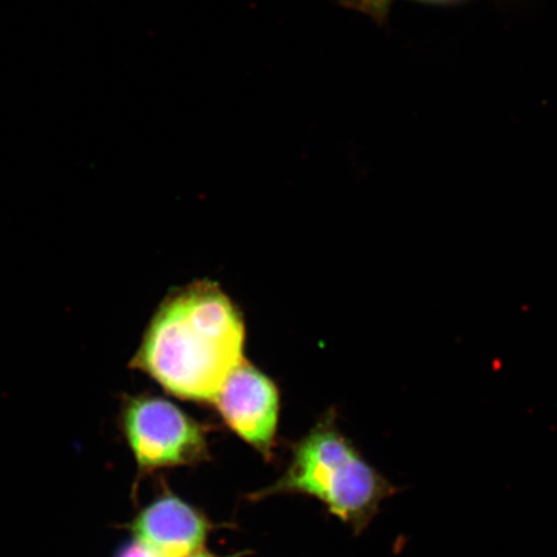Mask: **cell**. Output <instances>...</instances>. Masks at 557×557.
Listing matches in <instances>:
<instances>
[{
  "instance_id": "1",
  "label": "cell",
  "mask_w": 557,
  "mask_h": 557,
  "mask_svg": "<svg viewBox=\"0 0 557 557\" xmlns=\"http://www.w3.org/2000/svg\"><path fill=\"white\" fill-rule=\"evenodd\" d=\"M246 326L218 284L177 289L159 306L131 367L180 399L213 403L243 361Z\"/></svg>"
},
{
  "instance_id": "2",
  "label": "cell",
  "mask_w": 557,
  "mask_h": 557,
  "mask_svg": "<svg viewBox=\"0 0 557 557\" xmlns=\"http://www.w3.org/2000/svg\"><path fill=\"white\" fill-rule=\"evenodd\" d=\"M395 491L329 422L298 444L288 471L264 493L309 494L341 520L361 529Z\"/></svg>"
},
{
  "instance_id": "3",
  "label": "cell",
  "mask_w": 557,
  "mask_h": 557,
  "mask_svg": "<svg viewBox=\"0 0 557 557\" xmlns=\"http://www.w3.org/2000/svg\"><path fill=\"white\" fill-rule=\"evenodd\" d=\"M122 423L141 468L189 465L199 461L207 453L203 426L158 396L139 395L125 400Z\"/></svg>"
},
{
  "instance_id": "4",
  "label": "cell",
  "mask_w": 557,
  "mask_h": 557,
  "mask_svg": "<svg viewBox=\"0 0 557 557\" xmlns=\"http://www.w3.org/2000/svg\"><path fill=\"white\" fill-rule=\"evenodd\" d=\"M213 404L236 434L269 455L277 428L278 392L267 374L244 360L228 375Z\"/></svg>"
},
{
  "instance_id": "5",
  "label": "cell",
  "mask_w": 557,
  "mask_h": 557,
  "mask_svg": "<svg viewBox=\"0 0 557 557\" xmlns=\"http://www.w3.org/2000/svg\"><path fill=\"white\" fill-rule=\"evenodd\" d=\"M134 532L157 557H189L203 546L208 522L184 500L166 496L138 515Z\"/></svg>"
},
{
  "instance_id": "6",
  "label": "cell",
  "mask_w": 557,
  "mask_h": 557,
  "mask_svg": "<svg viewBox=\"0 0 557 557\" xmlns=\"http://www.w3.org/2000/svg\"><path fill=\"white\" fill-rule=\"evenodd\" d=\"M393 2L394 0H347L344 4L348 9L366 13V15L371 16L374 21L383 23L388 15L389 7H392ZM421 2L447 3L455 2V0H421Z\"/></svg>"
},
{
  "instance_id": "7",
  "label": "cell",
  "mask_w": 557,
  "mask_h": 557,
  "mask_svg": "<svg viewBox=\"0 0 557 557\" xmlns=\"http://www.w3.org/2000/svg\"><path fill=\"white\" fill-rule=\"evenodd\" d=\"M116 557H157L154 554L150 553L148 548L141 545V543L135 541L125 545L120 553L116 554Z\"/></svg>"
},
{
  "instance_id": "8",
  "label": "cell",
  "mask_w": 557,
  "mask_h": 557,
  "mask_svg": "<svg viewBox=\"0 0 557 557\" xmlns=\"http://www.w3.org/2000/svg\"><path fill=\"white\" fill-rule=\"evenodd\" d=\"M189 557H214V556H212L211 554H207V553H197Z\"/></svg>"
}]
</instances>
